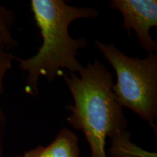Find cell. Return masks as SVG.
I'll list each match as a JSON object with an SVG mask.
<instances>
[{
  "label": "cell",
  "mask_w": 157,
  "mask_h": 157,
  "mask_svg": "<svg viewBox=\"0 0 157 157\" xmlns=\"http://www.w3.org/2000/svg\"><path fill=\"white\" fill-rule=\"evenodd\" d=\"M30 5L42 43L34 56L26 59L14 57V60L27 73L25 92L36 95L40 76L52 82L61 75L62 70L78 74L83 68L77 56L78 50L87 48L88 41L72 38L69 26L76 20L95 18L99 13L93 7H74L63 0H31Z\"/></svg>",
  "instance_id": "1"
},
{
  "label": "cell",
  "mask_w": 157,
  "mask_h": 157,
  "mask_svg": "<svg viewBox=\"0 0 157 157\" xmlns=\"http://www.w3.org/2000/svg\"><path fill=\"white\" fill-rule=\"evenodd\" d=\"M63 79L74 99L67 106L71 126L83 132L91 157H107L108 137L126 130L127 120L123 108L113 92V74L103 63L95 60L78 74L63 75Z\"/></svg>",
  "instance_id": "2"
},
{
  "label": "cell",
  "mask_w": 157,
  "mask_h": 157,
  "mask_svg": "<svg viewBox=\"0 0 157 157\" xmlns=\"http://www.w3.org/2000/svg\"><path fill=\"white\" fill-rule=\"evenodd\" d=\"M95 45L116 72L113 92L118 103L138 115L155 131L157 117V55L127 56L115 44L96 40Z\"/></svg>",
  "instance_id": "3"
},
{
  "label": "cell",
  "mask_w": 157,
  "mask_h": 157,
  "mask_svg": "<svg viewBox=\"0 0 157 157\" xmlns=\"http://www.w3.org/2000/svg\"><path fill=\"white\" fill-rule=\"evenodd\" d=\"M110 5L122 15V28L129 36L131 30L134 31L143 50L156 52L157 44L151 35V29L157 27L156 0H112Z\"/></svg>",
  "instance_id": "4"
},
{
  "label": "cell",
  "mask_w": 157,
  "mask_h": 157,
  "mask_svg": "<svg viewBox=\"0 0 157 157\" xmlns=\"http://www.w3.org/2000/svg\"><path fill=\"white\" fill-rule=\"evenodd\" d=\"M78 138L75 133L63 128L48 146H39L15 157H79Z\"/></svg>",
  "instance_id": "5"
},
{
  "label": "cell",
  "mask_w": 157,
  "mask_h": 157,
  "mask_svg": "<svg viewBox=\"0 0 157 157\" xmlns=\"http://www.w3.org/2000/svg\"><path fill=\"white\" fill-rule=\"evenodd\" d=\"M130 133L126 130L111 139V155L113 157H156V154L147 152L129 140Z\"/></svg>",
  "instance_id": "6"
},
{
  "label": "cell",
  "mask_w": 157,
  "mask_h": 157,
  "mask_svg": "<svg viewBox=\"0 0 157 157\" xmlns=\"http://www.w3.org/2000/svg\"><path fill=\"white\" fill-rule=\"evenodd\" d=\"M15 22V12L0 4V48L5 50L9 51L18 45L12 33Z\"/></svg>",
  "instance_id": "7"
},
{
  "label": "cell",
  "mask_w": 157,
  "mask_h": 157,
  "mask_svg": "<svg viewBox=\"0 0 157 157\" xmlns=\"http://www.w3.org/2000/svg\"><path fill=\"white\" fill-rule=\"evenodd\" d=\"M14 57L9 51L0 48V97L5 92V78L12 68Z\"/></svg>",
  "instance_id": "8"
},
{
  "label": "cell",
  "mask_w": 157,
  "mask_h": 157,
  "mask_svg": "<svg viewBox=\"0 0 157 157\" xmlns=\"http://www.w3.org/2000/svg\"><path fill=\"white\" fill-rule=\"evenodd\" d=\"M6 128V116L4 111L0 107V157H3L4 138Z\"/></svg>",
  "instance_id": "9"
}]
</instances>
